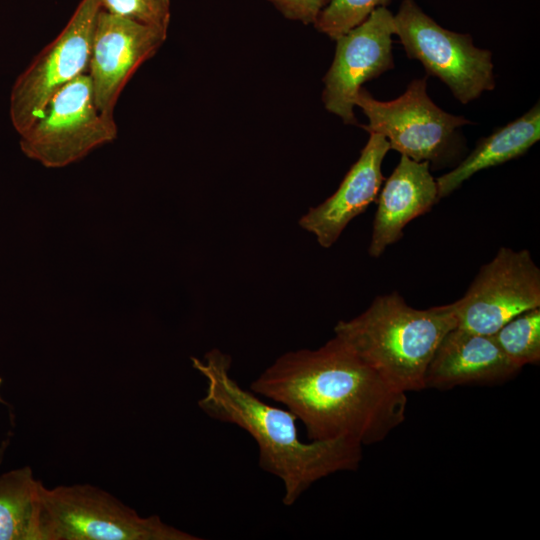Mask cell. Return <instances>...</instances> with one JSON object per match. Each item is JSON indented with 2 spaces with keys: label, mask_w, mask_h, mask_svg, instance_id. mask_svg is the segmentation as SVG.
I'll use <instances>...</instances> for the list:
<instances>
[{
  "label": "cell",
  "mask_w": 540,
  "mask_h": 540,
  "mask_svg": "<svg viewBox=\"0 0 540 540\" xmlns=\"http://www.w3.org/2000/svg\"><path fill=\"white\" fill-rule=\"evenodd\" d=\"M301 421L311 441H383L406 417L407 394L392 387L340 339L289 351L250 385Z\"/></svg>",
  "instance_id": "6da1fadb"
},
{
  "label": "cell",
  "mask_w": 540,
  "mask_h": 540,
  "mask_svg": "<svg viewBox=\"0 0 540 540\" xmlns=\"http://www.w3.org/2000/svg\"><path fill=\"white\" fill-rule=\"evenodd\" d=\"M231 363L219 349L208 351L203 359L192 358L207 384L198 406L210 418L236 425L255 440L259 466L282 482L285 506L294 505L320 479L358 468L361 444L348 439L301 440L294 414L244 389L231 376Z\"/></svg>",
  "instance_id": "7a4b0ae2"
},
{
  "label": "cell",
  "mask_w": 540,
  "mask_h": 540,
  "mask_svg": "<svg viewBox=\"0 0 540 540\" xmlns=\"http://www.w3.org/2000/svg\"><path fill=\"white\" fill-rule=\"evenodd\" d=\"M456 326L453 303L416 309L392 292L377 296L357 317L340 320L334 333L386 382L407 394L426 389L428 365Z\"/></svg>",
  "instance_id": "3957f363"
},
{
  "label": "cell",
  "mask_w": 540,
  "mask_h": 540,
  "mask_svg": "<svg viewBox=\"0 0 540 540\" xmlns=\"http://www.w3.org/2000/svg\"><path fill=\"white\" fill-rule=\"evenodd\" d=\"M46 540H199L90 484L43 489Z\"/></svg>",
  "instance_id": "277c9868"
},
{
  "label": "cell",
  "mask_w": 540,
  "mask_h": 540,
  "mask_svg": "<svg viewBox=\"0 0 540 540\" xmlns=\"http://www.w3.org/2000/svg\"><path fill=\"white\" fill-rule=\"evenodd\" d=\"M114 117L95 105L91 81L84 73L64 86L22 134L20 148L47 168H61L117 138Z\"/></svg>",
  "instance_id": "5b68a950"
},
{
  "label": "cell",
  "mask_w": 540,
  "mask_h": 540,
  "mask_svg": "<svg viewBox=\"0 0 540 540\" xmlns=\"http://www.w3.org/2000/svg\"><path fill=\"white\" fill-rule=\"evenodd\" d=\"M393 21L407 56L420 61L462 104L495 88L492 54L475 47L470 35L438 25L414 0H403Z\"/></svg>",
  "instance_id": "8992f818"
},
{
  "label": "cell",
  "mask_w": 540,
  "mask_h": 540,
  "mask_svg": "<svg viewBox=\"0 0 540 540\" xmlns=\"http://www.w3.org/2000/svg\"><path fill=\"white\" fill-rule=\"evenodd\" d=\"M426 86V77L415 79L401 96L391 101L376 100L361 87L354 104L369 121L361 127L384 136L390 149L417 162L437 163L452 150L457 129L471 122L435 105Z\"/></svg>",
  "instance_id": "52a82bcc"
},
{
  "label": "cell",
  "mask_w": 540,
  "mask_h": 540,
  "mask_svg": "<svg viewBox=\"0 0 540 540\" xmlns=\"http://www.w3.org/2000/svg\"><path fill=\"white\" fill-rule=\"evenodd\" d=\"M100 8L99 0H81L63 30L15 80L9 115L19 135L35 122L58 91L88 69Z\"/></svg>",
  "instance_id": "ba28073f"
},
{
  "label": "cell",
  "mask_w": 540,
  "mask_h": 540,
  "mask_svg": "<svg viewBox=\"0 0 540 540\" xmlns=\"http://www.w3.org/2000/svg\"><path fill=\"white\" fill-rule=\"evenodd\" d=\"M453 306L457 328L492 336L515 316L540 307V269L527 249L503 246Z\"/></svg>",
  "instance_id": "9c48e42d"
},
{
  "label": "cell",
  "mask_w": 540,
  "mask_h": 540,
  "mask_svg": "<svg viewBox=\"0 0 540 540\" xmlns=\"http://www.w3.org/2000/svg\"><path fill=\"white\" fill-rule=\"evenodd\" d=\"M167 38V30L111 14L100 8L92 34L88 76L94 102L114 117L120 94L137 69L152 58Z\"/></svg>",
  "instance_id": "30bf717a"
},
{
  "label": "cell",
  "mask_w": 540,
  "mask_h": 540,
  "mask_svg": "<svg viewBox=\"0 0 540 540\" xmlns=\"http://www.w3.org/2000/svg\"><path fill=\"white\" fill-rule=\"evenodd\" d=\"M393 14L378 7L359 25L336 39L335 56L324 77L325 108L345 124H356L354 97L362 84L394 68Z\"/></svg>",
  "instance_id": "8fae6325"
},
{
  "label": "cell",
  "mask_w": 540,
  "mask_h": 540,
  "mask_svg": "<svg viewBox=\"0 0 540 540\" xmlns=\"http://www.w3.org/2000/svg\"><path fill=\"white\" fill-rule=\"evenodd\" d=\"M389 150L384 136L370 133L336 192L300 218L299 225L312 233L320 246L331 247L348 223L377 199L384 180L381 166Z\"/></svg>",
  "instance_id": "7c38bea8"
},
{
  "label": "cell",
  "mask_w": 540,
  "mask_h": 540,
  "mask_svg": "<svg viewBox=\"0 0 540 540\" xmlns=\"http://www.w3.org/2000/svg\"><path fill=\"white\" fill-rule=\"evenodd\" d=\"M520 370L493 336L455 327L438 345L425 374V387L447 390L468 384H498Z\"/></svg>",
  "instance_id": "4fadbf2b"
},
{
  "label": "cell",
  "mask_w": 540,
  "mask_h": 540,
  "mask_svg": "<svg viewBox=\"0 0 540 540\" xmlns=\"http://www.w3.org/2000/svg\"><path fill=\"white\" fill-rule=\"evenodd\" d=\"M428 161L417 162L401 155L377 196V210L368 253L379 257L403 237L404 227L428 212L439 201L436 180Z\"/></svg>",
  "instance_id": "5bb4252c"
},
{
  "label": "cell",
  "mask_w": 540,
  "mask_h": 540,
  "mask_svg": "<svg viewBox=\"0 0 540 540\" xmlns=\"http://www.w3.org/2000/svg\"><path fill=\"white\" fill-rule=\"evenodd\" d=\"M539 138L540 107L537 103L521 117L480 139L475 149L458 166L437 178L438 199L450 195L478 171L520 157Z\"/></svg>",
  "instance_id": "9a60e30c"
},
{
  "label": "cell",
  "mask_w": 540,
  "mask_h": 540,
  "mask_svg": "<svg viewBox=\"0 0 540 540\" xmlns=\"http://www.w3.org/2000/svg\"><path fill=\"white\" fill-rule=\"evenodd\" d=\"M43 489L29 466L0 474V540H46Z\"/></svg>",
  "instance_id": "2e32d148"
},
{
  "label": "cell",
  "mask_w": 540,
  "mask_h": 540,
  "mask_svg": "<svg viewBox=\"0 0 540 540\" xmlns=\"http://www.w3.org/2000/svg\"><path fill=\"white\" fill-rule=\"evenodd\" d=\"M493 338L507 359L519 369L540 362V307L505 323Z\"/></svg>",
  "instance_id": "e0dca14e"
},
{
  "label": "cell",
  "mask_w": 540,
  "mask_h": 540,
  "mask_svg": "<svg viewBox=\"0 0 540 540\" xmlns=\"http://www.w3.org/2000/svg\"><path fill=\"white\" fill-rule=\"evenodd\" d=\"M391 0H330L318 15L315 28L336 40Z\"/></svg>",
  "instance_id": "ac0fdd59"
},
{
  "label": "cell",
  "mask_w": 540,
  "mask_h": 540,
  "mask_svg": "<svg viewBox=\"0 0 540 540\" xmlns=\"http://www.w3.org/2000/svg\"><path fill=\"white\" fill-rule=\"evenodd\" d=\"M102 10L168 30L171 0H99Z\"/></svg>",
  "instance_id": "d6986e66"
},
{
  "label": "cell",
  "mask_w": 540,
  "mask_h": 540,
  "mask_svg": "<svg viewBox=\"0 0 540 540\" xmlns=\"http://www.w3.org/2000/svg\"><path fill=\"white\" fill-rule=\"evenodd\" d=\"M267 1L271 2L287 19L301 21L304 24H314L318 15L330 0Z\"/></svg>",
  "instance_id": "ffe728a7"
}]
</instances>
